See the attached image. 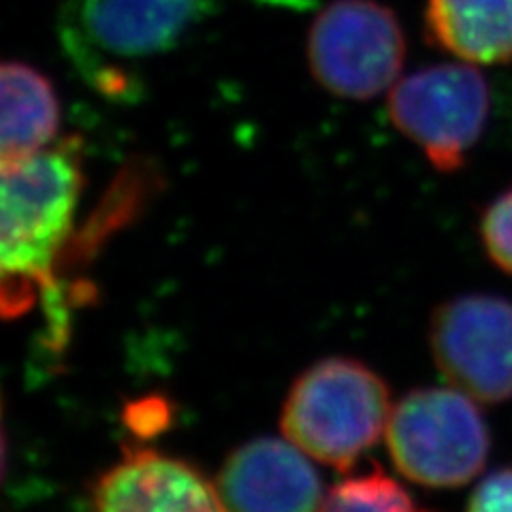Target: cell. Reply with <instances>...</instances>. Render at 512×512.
Instances as JSON below:
<instances>
[{
  "mask_svg": "<svg viewBox=\"0 0 512 512\" xmlns=\"http://www.w3.org/2000/svg\"><path fill=\"white\" fill-rule=\"evenodd\" d=\"M84 188L82 146L64 139L22 158L0 160V316L56 299L54 269L67 246Z\"/></svg>",
  "mask_w": 512,
  "mask_h": 512,
  "instance_id": "cell-1",
  "label": "cell"
},
{
  "mask_svg": "<svg viewBox=\"0 0 512 512\" xmlns=\"http://www.w3.org/2000/svg\"><path fill=\"white\" fill-rule=\"evenodd\" d=\"M389 416V389L378 374L352 359H325L295 380L282 434L308 457L348 470L384 436Z\"/></svg>",
  "mask_w": 512,
  "mask_h": 512,
  "instance_id": "cell-2",
  "label": "cell"
},
{
  "mask_svg": "<svg viewBox=\"0 0 512 512\" xmlns=\"http://www.w3.org/2000/svg\"><path fill=\"white\" fill-rule=\"evenodd\" d=\"M207 0H69L60 39L69 60L96 86L131 64L171 52L205 18Z\"/></svg>",
  "mask_w": 512,
  "mask_h": 512,
  "instance_id": "cell-3",
  "label": "cell"
},
{
  "mask_svg": "<svg viewBox=\"0 0 512 512\" xmlns=\"http://www.w3.org/2000/svg\"><path fill=\"white\" fill-rule=\"evenodd\" d=\"M387 446L395 468L425 487H459L483 472L489 429L476 399L451 389H419L391 410Z\"/></svg>",
  "mask_w": 512,
  "mask_h": 512,
  "instance_id": "cell-4",
  "label": "cell"
},
{
  "mask_svg": "<svg viewBox=\"0 0 512 512\" xmlns=\"http://www.w3.org/2000/svg\"><path fill=\"white\" fill-rule=\"evenodd\" d=\"M404 58V30L395 13L376 0H335L310 28V71L342 99L370 101L389 90Z\"/></svg>",
  "mask_w": 512,
  "mask_h": 512,
  "instance_id": "cell-5",
  "label": "cell"
},
{
  "mask_svg": "<svg viewBox=\"0 0 512 512\" xmlns=\"http://www.w3.org/2000/svg\"><path fill=\"white\" fill-rule=\"evenodd\" d=\"M393 124L419 146L431 165L455 171L489 116L485 77L466 64H438L397 82L389 96Z\"/></svg>",
  "mask_w": 512,
  "mask_h": 512,
  "instance_id": "cell-6",
  "label": "cell"
},
{
  "mask_svg": "<svg viewBox=\"0 0 512 512\" xmlns=\"http://www.w3.org/2000/svg\"><path fill=\"white\" fill-rule=\"evenodd\" d=\"M429 344L451 387L476 402L512 397V303L493 295H461L431 316Z\"/></svg>",
  "mask_w": 512,
  "mask_h": 512,
  "instance_id": "cell-7",
  "label": "cell"
},
{
  "mask_svg": "<svg viewBox=\"0 0 512 512\" xmlns=\"http://www.w3.org/2000/svg\"><path fill=\"white\" fill-rule=\"evenodd\" d=\"M218 491L229 512H318L323 504L308 455L276 438L239 446L224 463Z\"/></svg>",
  "mask_w": 512,
  "mask_h": 512,
  "instance_id": "cell-8",
  "label": "cell"
},
{
  "mask_svg": "<svg viewBox=\"0 0 512 512\" xmlns=\"http://www.w3.org/2000/svg\"><path fill=\"white\" fill-rule=\"evenodd\" d=\"M92 512H229L190 463L150 448L128 453L94 489Z\"/></svg>",
  "mask_w": 512,
  "mask_h": 512,
  "instance_id": "cell-9",
  "label": "cell"
},
{
  "mask_svg": "<svg viewBox=\"0 0 512 512\" xmlns=\"http://www.w3.org/2000/svg\"><path fill=\"white\" fill-rule=\"evenodd\" d=\"M60 103L50 79L24 62L0 60V160L50 148Z\"/></svg>",
  "mask_w": 512,
  "mask_h": 512,
  "instance_id": "cell-10",
  "label": "cell"
},
{
  "mask_svg": "<svg viewBox=\"0 0 512 512\" xmlns=\"http://www.w3.org/2000/svg\"><path fill=\"white\" fill-rule=\"evenodd\" d=\"M427 28L431 39L461 60H512V0H429Z\"/></svg>",
  "mask_w": 512,
  "mask_h": 512,
  "instance_id": "cell-11",
  "label": "cell"
},
{
  "mask_svg": "<svg viewBox=\"0 0 512 512\" xmlns=\"http://www.w3.org/2000/svg\"><path fill=\"white\" fill-rule=\"evenodd\" d=\"M318 512H427L414 504L408 491L380 468L335 485Z\"/></svg>",
  "mask_w": 512,
  "mask_h": 512,
  "instance_id": "cell-12",
  "label": "cell"
},
{
  "mask_svg": "<svg viewBox=\"0 0 512 512\" xmlns=\"http://www.w3.org/2000/svg\"><path fill=\"white\" fill-rule=\"evenodd\" d=\"M480 233L491 261L512 274V190L491 203Z\"/></svg>",
  "mask_w": 512,
  "mask_h": 512,
  "instance_id": "cell-13",
  "label": "cell"
},
{
  "mask_svg": "<svg viewBox=\"0 0 512 512\" xmlns=\"http://www.w3.org/2000/svg\"><path fill=\"white\" fill-rule=\"evenodd\" d=\"M468 512H512V468L495 470L480 480Z\"/></svg>",
  "mask_w": 512,
  "mask_h": 512,
  "instance_id": "cell-14",
  "label": "cell"
},
{
  "mask_svg": "<svg viewBox=\"0 0 512 512\" xmlns=\"http://www.w3.org/2000/svg\"><path fill=\"white\" fill-rule=\"evenodd\" d=\"M7 468V440H5V429H3V404H0V483L5 478Z\"/></svg>",
  "mask_w": 512,
  "mask_h": 512,
  "instance_id": "cell-15",
  "label": "cell"
}]
</instances>
